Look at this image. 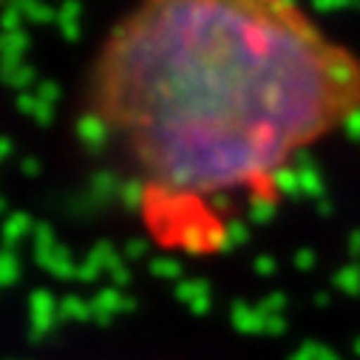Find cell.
Instances as JSON below:
<instances>
[{"mask_svg": "<svg viewBox=\"0 0 360 360\" xmlns=\"http://www.w3.org/2000/svg\"><path fill=\"white\" fill-rule=\"evenodd\" d=\"M88 103L165 199L258 196L360 114V57L298 0H139Z\"/></svg>", "mask_w": 360, "mask_h": 360, "instance_id": "obj_1", "label": "cell"}]
</instances>
